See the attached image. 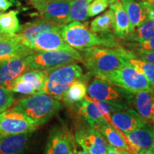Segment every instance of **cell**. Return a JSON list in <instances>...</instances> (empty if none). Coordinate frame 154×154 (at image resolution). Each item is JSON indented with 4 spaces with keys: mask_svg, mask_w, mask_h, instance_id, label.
<instances>
[{
    "mask_svg": "<svg viewBox=\"0 0 154 154\" xmlns=\"http://www.w3.org/2000/svg\"><path fill=\"white\" fill-rule=\"evenodd\" d=\"M64 42L76 50L92 47L107 48L120 47L116 37L111 34H96L88 29L86 23L72 22L63 24L60 29Z\"/></svg>",
    "mask_w": 154,
    "mask_h": 154,
    "instance_id": "obj_1",
    "label": "cell"
},
{
    "mask_svg": "<svg viewBox=\"0 0 154 154\" xmlns=\"http://www.w3.org/2000/svg\"><path fill=\"white\" fill-rule=\"evenodd\" d=\"M80 51L82 63L95 77L113 72L127 63L121 51V47L115 49L92 47Z\"/></svg>",
    "mask_w": 154,
    "mask_h": 154,
    "instance_id": "obj_2",
    "label": "cell"
},
{
    "mask_svg": "<svg viewBox=\"0 0 154 154\" xmlns=\"http://www.w3.org/2000/svg\"><path fill=\"white\" fill-rule=\"evenodd\" d=\"M61 101L48 94H32L19 100L12 109L28 117L38 126L48 122L62 108Z\"/></svg>",
    "mask_w": 154,
    "mask_h": 154,
    "instance_id": "obj_3",
    "label": "cell"
},
{
    "mask_svg": "<svg viewBox=\"0 0 154 154\" xmlns=\"http://www.w3.org/2000/svg\"><path fill=\"white\" fill-rule=\"evenodd\" d=\"M46 79L40 93L50 95L61 101L72 83L83 76V69L77 63H69L45 69Z\"/></svg>",
    "mask_w": 154,
    "mask_h": 154,
    "instance_id": "obj_4",
    "label": "cell"
},
{
    "mask_svg": "<svg viewBox=\"0 0 154 154\" xmlns=\"http://www.w3.org/2000/svg\"><path fill=\"white\" fill-rule=\"evenodd\" d=\"M90 97L118 108L126 109L132 104L134 94L107 81L95 77L88 86Z\"/></svg>",
    "mask_w": 154,
    "mask_h": 154,
    "instance_id": "obj_5",
    "label": "cell"
},
{
    "mask_svg": "<svg viewBox=\"0 0 154 154\" xmlns=\"http://www.w3.org/2000/svg\"><path fill=\"white\" fill-rule=\"evenodd\" d=\"M98 78L124 88L133 94L149 89L151 86L146 77L128 63L113 72L100 75Z\"/></svg>",
    "mask_w": 154,
    "mask_h": 154,
    "instance_id": "obj_6",
    "label": "cell"
},
{
    "mask_svg": "<svg viewBox=\"0 0 154 154\" xmlns=\"http://www.w3.org/2000/svg\"><path fill=\"white\" fill-rule=\"evenodd\" d=\"M26 61L30 69L45 70L53 67L69 64L82 63V57L79 51L66 50H52L35 52L26 57Z\"/></svg>",
    "mask_w": 154,
    "mask_h": 154,
    "instance_id": "obj_7",
    "label": "cell"
},
{
    "mask_svg": "<svg viewBox=\"0 0 154 154\" xmlns=\"http://www.w3.org/2000/svg\"><path fill=\"white\" fill-rule=\"evenodd\" d=\"M76 143L84 151L92 154H106L108 143L103 136L89 126L85 121L79 119L76 124L74 133Z\"/></svg>",
    "mask_w": 154,
    "mask_h": 154,
    "instance_id": "obj_8",
    "label": "cell"
},
{
    "mask_svg": "<svg viewBox=\"0 0 154 154\" xmlns=\"http://www.w3.org/2000/svg\"><path fill=\"white\" fill-rule=\"evenodd\" d=\"M74 136L66 125H57L50 131L44 154H76Z\"/></svg>",
    "mask_w": 154,
    "mask_h": 154,
    "instance_id": "obj_9",
    "label": "cell"
},
{
    "mask_svg": "<svg viewBox=\"0 0 154 154\" xmlns=\"http://www.w3.org/2000/svg\"><path fill=\"white\" fill-rule=\"evenodd\" d=\"M38 127L28 117L12 108L0 113V135L32 133Z\"/></svg>",
    "mask_w": 154,
    "mask_h": 154,
    "instance_id": "obj_10",
    "label": "cell"
},
{
    "mask_svg": "<svg viewBox=\"0 0 154 154\" xmlns=\"http://www.w3.org/2000/svg\"><path fill=\"white\" fill-rule=\"evenodd\" d=\"M73 0H38L32 2L42 18L60 24H67Z\"/></svg>",
    "mask_w": 154,
    "mask_h": 154,
    "instance_id": "obj_11",
    "label": "cell"
},
{
    "mask_svg": "<svg viewBox=\"0 0 154 154\" xmlns=\"http://www.w3.org/2000/svg\"><path fill=\"white\" fill-rule=\"evenodd\" d=\"M63 25L42 17L21 26L17 34L20 38L21 43L29 48L32 42L39 34L48 31L60 30Z\"/></svg>",
    "mask_w": 154,
    "mask_h": 154,
    "instance_id": "obj_12",
    "label": "cell"
},
{
    "mask_svg": "<svg viewBox=\"0 0 154 154\" xmlns=\"http://www.w3.org/2000/svg\"><path fill=\"white\" fill-rule=\"evenodd\" d=\"M130 20L131 32L154 16V6L146 1L120 0Z\"/></svg>",
    "mask_w": 154,
    "mask_h": 154,
    "instance_id": "obj_13",
    "label": "cell"
},
{
    "mask_svg": "<svg viewBox=\"0 0 154 154\" xmlns=\"http://www.w3.org/2000/svg\"><path fill=\"white\" fill-rule=\"evenodd\" d=\"M111 121L115 126L126 135L140 128L147 121L135 109H121L110 114Z\"/></svg>",
    "mask_w": 154,
    "mask_h": 154,
    "instance_id": "obj_14",
    "label": "cell"
},
{
    "mask_svg": "<svg viewBox=\"0 0 154 154\" xmlns=\"http://www.w3.org/2000/svg\"><path fill=\"white\" fill-rule=\"evenodd\" d=\"M29 48L36 52L52 50H76L68 45L61 35L60 30H52L39 34L30 45Z\"/></svg>",
    "mask_w": 154,
    "mask_h": 154,
    "instance_id": "obj_15",
    "label": "cell"
},
{
    "mask_svg": "<svg viewBox=\"0 0 154 154\" xmlns=\"http://www.w3.org/2000/svg\"><path fill=\"white\" fill-rule=\"evenodd\" d=\"M20 42L17 34L5 38H0V63L19 57H26L35 53Z\"/></svg>",
    "mask_w": 154,
    "mask_h": 154,
    "instance_id": "obj_16",
    "label": "cell"
},
{
    "mask_svg": "<svg viewBox=\"0 0 154 154\" xmlns=\"http://www.w3.org/2000/svg\"><path fill=\"white\" fill-rule=\"evenodd\" d=\"M25 58H14L0 63V85L7 87L15 79L29 70Z\"/></svg>",
    "mask_w": 154,
    "mask_h": 154,
    "instance_id": "obj_17",
    "label": "cell"
},
{
    "mask_svg": "<svg viewBox=\"0 0 154 154\" xmlns=\"http://www.w3.org/2000/svg\"><path fill=\"white\" fill-rule=\"evenodd\" d=\"M32 134L0 135V154H24Z\"/></svg>",
    "mask_w": 154,
    "mask_h": 154,
    "instance_id": "obj_18",
    "label": "cell"
},
{
    "mask_svg": "<svg viewBox=\"0 0 154 154\" xmlns=\"http://www.w3.org/2000/svg\"><path fill=\"white\" fill-rule=\"evenodd\" d=\"M125 136L134 154L142 150L153 149V128L149 122Z\"/></svg>",
    "mask_w": 154,
    "mask_h": 154,
    "instance_id": "obj_19",
    "label": "cell"
},
{
    "mask_svg": "<svg viewBox=\"0 0 154 154\" xmlns=\"http://www.w3.org/2000/svg\"><path fill=\"white\" fill-rule=\"evenodd\" d=\"M109 7L114 14L115 37L125 39L131 33L130 20L120 0H109Z\"/></svg>",
    "mask_w": 154,
    "mask_h": 154,
    "instance_id": "obj_20",
    "label": "cell"
},
{
    "mask_svg": "<svg viewBox=\"0 0 154 154\" xmlns=\"http://www.w3.org/2000/svg\"><path fill=\"white\" fill-rule=\"evenodd\" d=\"M72 106L76 109V115L79 116V119L85 121L94 128L98 125L106 121L102 116L99 108L93 102L84 99Z\"/></svg>",
    "mask_w": 154,
    "mask_h": 154,
    "instance_id": "obj_21",
    "label": "cell"
},
{
    "mask_svg": "<svg viewBox=\"0 0 154 154\" xmlns=\"http://www.w3.org/2000/svg\"><path fill=\"white\" fill-rule=\"evenodd\" d=\"M132 104L136 111L147 121H154V87L134 94Z\"/></svg>",
    "mask_w": 154,
    "mask_h": 154,
    "instance_id": "obj_22",
    "label": "cell"
},
{
    "mask_svg": "<svg viewBox=\"0 0 154 154\" xmlns=\"http://www.w3.org/2000/svg\"><path fill=\"white\" fill-rule=\"evenodd\" d=\"M94 128L103 136L107 143L110 144L111 146L116 149L124 150V151H127L134 154L132 149L128 143L126 136L116 127L111 126L109 123L105 121L98 125Z\"/></svg>",
    "mask_w": 154,
    "mask_h": 154,
    "instance_id": "obj_23",
    "label": "cell"
},
{
    "mask_svg": "<svg viewBox=\"0 0 154 154\" xmlns=\"http://www.w3.org/2000/svg\"><path fill=\"white\" fill-rule=\"evenodd\" d=\"M87 82L88 80L83 76L79 79L72 83L63 96L61 99L63 103L70 107L85 99L88 90Z\"/></svg>",
    "mask_w": 154,
    "mask_h": 154,
    "instance_id": "obj_24",
    "label": "cell"
},
{
    "mask_svg": "<svg viewBox=\"0 0 154 154\" xmlns=\"http://www.w3.org/2000/svg\"><path fill=\"white\" fill-rule=\"evenodd\" d=\"M124 59L127 63L138 69L146 77L150 84L154 87V63L141 60L133 54L131 51L121 47Z\"/></svg>",
    "mask_w": 154,
    "mask_h": 154,
    "instance_id": "obj_25",
    "label": "cell"
},
{
    "mask_svg": "<svg viewBox=\"0 0 154 154\" xmlns=\"http://www.w3.org/2000/svg\"><path fill=\"white\" fill-rule=\"evenodd\" d=\"M90 29L96 34H111L114 29V14L111 9L96 17L90 24Z\"/></svg>",
    "mask_w": 154,
    "mask_h": 154,
    "instance_id": "obj_26",
    "label": "cell"
},
{
    "mask_svg": "<svg viewBox=\"0 0 154 154\" xmlns=\"http://www.w3.org/2000/svg\"><path fill=\"white\" fill-rule=\"evenodd\" d=\"M153 36L154 16L132 31L125 39L130 42H142L150 39Z\"/></svg>",
    "mask_w": 154,
    "mask_h": 154,
    "instance_id": "obj_27",
    "label": "cell"
},
{
    "mask_svg": "<svg viewBox=\"0 0 154 154\" xmlns=\"http://www.w3.org/2000/svg\"><path fill=\"white\" fill-rule=\"evenodd\" d=\"M18 11L10 10L8 12H0V33L15 34L20 29L17 17Z\"/></svg>",
    "mask_w": 154,
    "mask_h": 154,
    "instance_id": "obj_28",
    "label": "cell"
},
{
    "mask_svg": "<svg viewBox=\"0 0 154 154\" xmlns=\"http://www.w3.org/2000/svg\"><path fill=\"white\" fill-rule=\"evenodd\" d=\"M93 0H73L70 7L67 23L84 22L87 19L88 6Z\"/></svg>",
    "mask_w": 154,
    "mask_h": 154,
    "instance_id": "obj_29",
    "label": "cell"
},
{
    "mask_svg": "<svg viewBox=\"0 0 154 154\" xmlns=\"http://www.w3.org/2000/svg\"><path fill=\"white\" fill-rule=\"evenodd\" d=\"M18 77L21 79L27 81L33 84L37 88L38 94L43 88L45 82L46 72L44 70H39V69H29Z\"/></svg>",
    "mask_w": 154,
    "mask_h": 154,
    "instance_id": "obj_30",
    "label": "cell"
},
{
    "mask_svg": "<svg viewBox=\"0 0 154 154\" xmlns=\"http://www.w3.org/2000/svg\"><path fill=\"white\" fill-rule=\"evenodd\" d=\"M14 101L13 92L4 86L0 85V113L9 109Z\"/></svg>",
    "mask_w": 154,
    "mask_h": 154,
    "instance_id": "obj_31",
    "label": "cell"
},
{
    "mask_svg": "<svg viewBox=\"0 0 154 154\" xmlns=\"http://www.w3.org/2000/svg\"><path fill=\"white\" fill-rule=\"evenodd\" d=\"M126 47L134 53L146 52L154 50V36L149 40L142 42H130L126 44Z\"/></svg>",
    "mask_w": 154,
    "mask_h": 154,
    "instance_id": "obj_32",
    "label": "cell"
},
{
    "mask_svg": "<svg viewBox=\"0 0 154 154\" xmlns=\"http://www.w3.org/2000/svg\"><path fill=\"white\" fill-rule=\"evenodd\" d=\"M109 5V0H93L88 6V17H94L104 11Z\"/></svg>",
    "mask_w": 154,
    "mask_h": 154,
    "instance_id": "obj_33",
    "label": "cell"
},
{
    "mask_svg": "<svg viewBox=\"0 0 154 154\" xmlns=\"http://www.w3.org/2000/svg\"><path fill=\"white\" fill-rule=\"evenodd\" d=\"M132 53L135 57L138 58V59H141V60L149 61V62H151V63H154V50L153 51H146V52H138V53L132 52Z\"/></svg>",
    "mask_w": 154,
    "mask_h": 154,
    "instance_id": "obj_34",
    "label": "cell"
},
{
    "mask_svg": "<svg viewBox=\"0 0 154 154\" xmlns=\"http://www.w3.org/2000/svg\"><path fill=\"white\" fill-rule=\"evenodd\" d=\"M12 6V3L9 0H0V12L7 10Z\"/></svg>",
    "mask_w": 154,
    "mask_h": 154,
    "instance_id": "obj_35",
    "label": "cell"
},
{
    "mask_svg": "<svg viewBox=\"0 0 154 154\" xmlns=\"http://www.w3.org/2000/svg\"><path fill=\"white\" fill-rule=\"evenodd\" d=\"M106 154H123L121 152V149H116V148L113 147V146H111L110 144H107V150Z\"/></svg>",
    "mask_w": 154,
    "mask_h": 154,
    "instance_id": "obj_36",
    "label": "cell"
},
{
    "mask_svg": "<svg viewBox=\"0 0 154 154\" xmlns=\"http://www.w3.org/2000/svg\"><path fill=\"white\" fill-rule=\"evenodd\" d=\"M137 154H154V150L153 149H146V150H142V151H138Z\"/></svg>",
    "mask_w": 154,
    "mask_h": 154,
    "instance_id": "obj_37",
    "label": "cell"
},
{
    "mask_svg": "<svg viewBox=\"0 0 154 154\" xmlns=\"http://www.w3.org/2000/svg\"><path fill=\"white\" fill-rule=\"evenodd\" d=\"M11 35H13V34H7L0 33V38H5L9 37V36H11Z\"/></svg>",
    "mask_w": 154,
    "mask_h": 154,
    "instance_id": "obj_38",
    "label": "cell"
},
{
    "mask_svg": "<svg viewBox=\"0 0 154 154\" xmlns=\"http://www.w3.org/2000/svg\"><path fill=\"white\" fill-rule=\"evenodd\" d=\"M76 154H92V153H89V152H88V151H78L76 153Z\"/></svg>",
    "mask_w": 154,
    "mask_h": 154,
    "instance_id": "obj_39",
    "label": "cell"
},
{
    "mask_svg": "<svg viewBox=\"0 0 154 154\" xmlns=\"http://www.w3.org/2000/svg\"><path fill=\"white\" fill-rule=\"evenodd\" d=\"M152 148L154 150V121H153V142H152Z\"/></svg>",
    "mask_w": 154,
    "mask_h": 154,
    "instance_id": "obj_40",
    "label": "cell"
},
{
    "mask_svg": "<svg viewBox=\"0 0 154 154\" xmlns=\"http://www.w3.org/2000/svg\"><path fill=\"white\" fill-rule=\"evenodd\" d=\"M143 1L147 2H149V3L151 4V5L154 6V0H143Z\"/></svg>",
    "mask_w": 154,
    "mask_h": 154,
    "instance_id": "obj_41",
    "label": "cell"
},
{
    "mask_svg": "<svg viewBox=\"0 0 154 154\" xmlns=\"http://www.w3.org/2000/svg\"><path fill=\"white\" fill-rule=\"evenodd\" d=\"M121 152H122L123 154H133V153H130V152H128L127 151H124V150H121Z\"/></svg>",
    "mask_w": 154,
    "mask_h": 154,
    "instance_id": "obj_42",
    "label": "cell"
},
{
    "mask_svg": "<svg viewBox=\"0 0 154 154\" xmlns=\"http://www.w3.org/2000/svg\"><path fill=\"white\" fill-rule=\"evenodd\" d=\"M31 1L32 2H36V1H38V0H31Z\"/></svg>",
    "mask_w": 154,
    "mask_h": 154,
    "instance_id": "obj_43",
    "label": "cell"
}]
</instances>
